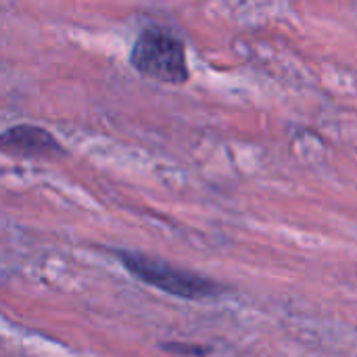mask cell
Masks as SVG:
<instances>
[{
    "label": "cell",
    "instance_id": "obj_2",
    "mask_svg": "<svg viewBox=\"0 0 357 357\" xmlns=\"http://www.w3.org/2000/svg\"><path fill=\"white\" fill-rule=\"evenodd\" d=\"M117 257L134 278L167 295L188 299V301H201V299H211L224 293V289L215 284L213 280L184 272L165 261L136 255V253H123V251H119Z\"/></svg>",
    "mask_w": 357,
    "mask_h": 357
},
{
    "label": "cell",
    "instance_id": "obj_3",
    "mask_svg": "<svg viewBox=\"0 0 357 357\" xmlns=\"http://www.w3.org/2000/svg\"><path fill=\"white\" fill-rule=\"evenodd\" d=\"M0 153L19 159H61L65 149L44 128L38 126H13L0 134Z\"/></svg>",
    "mask_w": 357,
    "mask_h": 357
},
{
    "label": "cell",
    "instance_id": "obj_1",
    "mask_svg": "<svg viewBox=\"0 0 357 357\" xmlns=\"http://www.w3.org/2000/svg\"><path fill=\"white\" fill-rule=\"evenodd\" d=\"M130 63L144 77L163 84H184L188 79L184 44L161 27H149L138 36L130 52Z\"/></svg>",
    "mask_w": 357,
    "mask_h": 357
},
{
    "label": "cell",
    "instance_id": "obj_4",
    "mask_svg": "<svg viewBox=\"0 0 357 357\" xmlns=\"http://www.w3.org/2000/svg\"><path fill=\"white\" fill-rule=\"evenodd\" d=\"M163 349H165V351H172V354H207V349H203V347H180V345H165Z\"/></svg>",
    "mask_w": 357,
    "mask_h": 357
}]
</instances>
